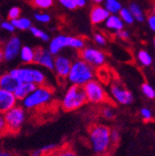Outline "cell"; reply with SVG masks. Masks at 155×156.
<instances>
[{
    "instance_id": "6da1fadb",
    "label": "cell",
    "mask_w": 155,
    "mask_h": 156,
    "mask_svg": "<svg viewBox=\"0 0 155 156\" xmlns=\"http://www.w3.org/2000/svg\"><path fill=\"white\" fill-rule=\"evenodd\" d=\"M89 142L92 151L97 155H105L112 147L111 129L104 124L93 125L89 131Z\"/></svg>"
},
{
    "instance_id": "7a4b0ae2",
    "label": "cell",
    "mask_w": 155,
    "mask_h": 156,
    "mask_svg": "<svg viewBox=\"0 0 155 156\" xmlns=\"http://www.w3.org/2000/svg\"><path fill=\"white\" fill-rule=\"evenodd\" d=\"M53 99V90L47 85L36 86L35 89L21 101L25 110H38L49 105Z\"/></svg>"
},
{
    "instance_id": "3957f363",
    "label": "cell",
    "mask_w": 155,
    "mask_h": 156,
    "mask_svg": "<svg viewBox=\"0 0 155 156\" xmlns=\"http://www.w3.org/2000/svg\"><path fill=\"white\" fill-rule=\"evenodd\" d=\"M95 77V69L86 63L81 58L72 61L71 69L66 79L72 85L83 87Z\"/></svg>"
},
{
    "instance_id": "277c9868",
    "label": "cell",
    "mask_w": 155,
    "mask_h": 156,
    "mask_svg": "<svg viewBox=\"0 0 155 156\" xmlns=\"http://www.w3.org/2000/svg\"><path fill=\"white\" fill-rule=\"evenodd\" d=\"M20 83H32L35 86L46 85L47 74L41 69L32 66H22L12 69L9 72Z\"/></svg>"
},
{
    "instance_id": "5b68a950",
    "label": "cell",
    "mask_w": 155,
    "mask_h": 156,
    "mask_svg": "<svg viewBox=\"0 0 155 156\" xmlns=\"http://www.w3.org/2000/svg\"><path fill=\"white\" fill-rule=\"evenodd\" d=\"M87 103L83 87L71 85L65 91L61 100V107L66 112H73L83 107Z\"/></svg>"
},
{
    "instance_id": "8992f818",
    "label": "cell",
    "mask_w": 155,
    "mask_h": 156,
    "mask_svg": "<svg viewBox=\"0 0 155 156\" xmlns=\"http://www.w3.org/2000/svg\"><path fill=\"white\" fill-rule=\"evenodd\" d=\"M7 133H17L26 121V110L20 105H15L4 114Z\"/></svg>"
},
{
    "instance_id": "52a82bcc",
    "label": "cell",
    "mask_w": 155,
    "mask_h": 156,
    "mask_svg": "<svg viewBox=\"0 0 155 156\" xmlns=\"http://www.w3.org/2000/svg\"><path fill=\"white\" fill-rule=\"evenodd\" d=\"M83 90L87 98V102H90L91 104H105L108 99L107 90L104 88V86L101 82L96 79H92L87 84H85L83 86Z\"/></svg>"
},
{
    "instance_id": "ba28073f",
    "label": "cell",
    "mask_w": 155,
    "mask_h": 156,
    "mask_svg": "<svg viewBox=\"0 0 155 156\" xmlns=\"http://www.w3.org/2000/svg\"><path fill=\"white\" fill-rule=\"evenodd\" d=\"M110 94L114 102L119 105L128 106L133 103L134 96L125 86L118 81H113L110 86Z\"/></svg>"
},
{
    "instance_id": "9c48e42d",
    "label": "cell",
    "mask_w": 155,
    "mask_h": 156,
    "mask_svg": "<svg viewBox=\"0 0 155 156\" xmlns=\"http://www.w3.org/2000/svg\"><path fill=\"white\" fill-rule=\"evenodd\" d=\"M80 58L94 69L103 67L107 61L106 53L93 47H85L80 51Z\"/></svg>"
},
{
    "instance_id": "30bf717a",
    "label": "cell",
    "mask_w": 155,
    "mask_h": 156,
    "mask_svg": "<svg viewBox=\"0 0 155 156\" xmlns=\"http://www.w3.org/2000/svg\"><path fill=\"white\" fill-rule=\"evenodd\" d=\"M22 47L20 38L17 36H12L4 44L2 52L3 59L7 62H12L19 55V51Z\"/></svg>"
},
{
    "instance_id": "8fae6325",
    "label": "cell",
    "mask_w": 155,
    "mask_h": 156,
    "mask_svg": "<svg viewBox=\"0 0 155 156\" xmlns=\"http://www.w3.org/2000/svg\"><path fill=\"white\" fill-rule=\"evenodd\" d=\"M33 63L37 66L43 67L49 71H53L54 66V55L49 51V50L44 48H36L34 49V59Z\"/></svg>"
},
{
    "instance_id": "7c38bea8",
    "label": "cell",
    "mask_w": 155,
    "mask_h": 156,
    "mask_svg": "<svg viewBox=\"0 0 155 156\" xmlns=\"http://www.w3.org/2000/svg\"><path fill=\"white\" fill-rule=\"evenodd\" d=\"M72 61V59L66 56V55H57L54 57V66H53V71L55 72L56 75L61 78V79H66L69 69H71Z\"/></svg>"
},
{
    "instance_id": "4fadbf2b",
    "label": "cell",
    "mask_w": 155,
    "mask_h": 156,
    "mask_svg": "<svg viewBox=\"0 0 155 156\" xmlns=\"http://www.w3.org/2000/svg\"><path fill=\"white\" fill-rule=\"evenodd\" d=\"M71 37L69 35L66 34H59L52 38L50 41L49 45V51L52 54V55H57V54L65 48H69V40H71Z\"/></svg>"
},
{
    "instance_id": "5bb4252c",
    "label": "cell",
    "mask_w": 155,
    "mask_h": 156,
    "mask_svg": "<svg viewBox=\"0 0 155 156\" xmlns=\"http://www.w3.org/2000/svg\"><path fill=\"white\" fill-rule=\"evenodd\" d=\"M17 103L18 101L12 92L0 89V113L4 114Z\"/></svg>"
},
{
    "instance_id": "9a60e30c",
    "label": "cell",
    "mask_w": 155,
    "mask_h": 156,
    "mask_svg": "<svg viewBox=\"0 0 155 156\" xmlns=\"http://www.w3.org/2000/svg\"><path fill=\"white\" fill-rule=\"evenodd\" d=\"M108 15H110V12L105 9V7L101 5H95L90 10V19L93 25H100L106 21Z\"/></svg>"
},
{
    "instance_id": "2e32d148",
    "label": "cell",
    "mask_w": 155,
    "mask_h": 156,
    "mask_svg": "<svg viewBox=\"0 0 155 156\" xmlns=\"http://www.w3.org/2000/svg\"><path fill=\"white\" fill-rule=\"evenodd\" d=\"M19 84L20 82L10 73H6L0 75V89L13 92Z\"/></svg>"
},
{
    "instance_id": "e0dca14e",
    "label": "cell",
    "mask_w": 155,
    "mask_h": 156,
    "mask_svg": "<svg viewBox=\"0 0 155 156\" xmlns=\"http://www.w3.org/2000/svg\"><path fill=\"white\" fill-rule=\"evenodd\" d=\"M104 23L107 30H111L116 34L124 29V22L117 14H110Z\"/></svg>"
},
{
    "instance_id": "ac0fdd59",
    "label": "cell",
    "mask_w": 155,
    "mask_h": 156,
    "mask_svg": "<svg viewBox=\"0 0 155 156\" xmlns=\"http://www.w3.org/2000/svg\"><path fill=\"white\" fill-rule=\"evenodd\" d=\"M35 87L36 86L32 83H20L18 85V87L16 88V90L12 93L15 96V98L17 99V101H22L35 89Z\"/></svg>"
},
{
    "instance_id": "d6986e66",
    "label": "cell",
    "mask_w": 155,
    "mask_h": 156,
    "mask_svg": "<svg viewBox=\"0 0 155 156\" xmlns=\"http://www.w3.org/2000/svg\"><path fill=\"white\" fill-rule=\"evenodd\" d=\"M18 56L20 57V60L22 61L23 64L25 65L33 64L34 59V49L30 48V46H22Z\"/></svg>"
},
{
    "instance_id": "ffe728a7",
    "label": "cell",
    "mask_w": 155,
    "mask_h": 156,
    "mask_svg": "<svg viewBox=\"0 0 155 156\" xmlns=\"http://www.w3.org/2000/svg\"><path fill=\"white\" fill-rule=\"evenodd\" d=\"M129 11L130 12V13L132 14V16L134 18V20L138 21V22H144L146 17H145V13L142 10L141 6L137 4V3H131L129 5Z\"/></svg>"
},
{
    "instance_id": "44dd1931",
    "label": "cell",
    "mask_w": 155,
    "mask_h": 156,
    "mask_svg": "<svg viewBox=\"0 0 155 156\" xmlns=\"http://www.w3.org/2000/svg\"><path fill=\"white\" fill-rule=\"evenodd\" d=\"M13 27L20 30H27L32 27V21L27 17H18L16 19L10 20Z\"/></svg>"
},
{
    "instance_id": "7402d4cb",
    "label": "cell",
    "mask_w": 155,
    "mask_h": 156,
    "mask_svg": "<svg viewBox=\"0 0 155 156\" xmlns=\"http://www.w3.org/2000/svg\"><path fill=\"white\" fill-rule=\"evenodd\" d=\"M137 60L143 67H150L151 66L153 59L150 52L146 50H141L139 51L137 53Z\"/></svg>"
},
{
    "instance_id": "603a6c76",
    "label": "cell",
    "mask_w": 155,
    "mask_h": 156,
    "mask_svg": "<svg viewBox=\"0 0 155 156\" xmlns=\"http://www.w3.org/2000/svg\"><path fill=\"white\" fill-rule=\"evenodd\" d=\"M105 9L110 12V14H117L122 9V5L118 0H104Z\"/></svg>"
},
{
    "instance_id": "cb8c5ba5",
    "label": "cell",
    "mask_w": 155,
    "mask_h": 156,
    "mask_svg": "<svg viewBox=\"0 0 155 156\" xmlns=\"http://www.w3.org/2000/svg\"><path fill=\"white\" fill-rule=\"evenodd\" d=\"M44 156H77V153L71 147H60Z\"/></svg>"
},
{
    "instance_id": "d4e9b609",
    "label": "cell",
    "mask_w": 155,
    "mask_h": 156,
    "mask_svg": "<svg viewBox=\"0 0 155 156\" xmlns=\"http://www.w3.org/2000/svg\"><path fill=\"white\" fill-rule=\"evenodd\" d=\"M85 47H86V41H85L82 37H78V36H72L71 37L69 48L81 51L82 49L85 48Z\"/></svg>"
},
{
    "instance_id": "484cf974",
    "label": "cell",
    "mask_w": 155,
    "mask_h": 156,
    "mask_svg": "<svg viewBox=\"0 0 155 156\" xmlns=\"http://www.w3.org/2000/svg\"><path fill=\"white\" fill-rule=\"evenodd\" d=\"M55 149H57V146L55 144H48L45 145L42 147L38 150H34L32 152V156H42V155H46L51 151H53Z\"/></svg>"
},
{
    "instance_id": "4316f807",
    "label": "cell",
    "mask_w": 155,
    "mask_h": 156,
    "mask_svg": "<svg viewBox=\"0 0 155 156\" xmlns=\"http://www.w3.org/2000/svg\"><path fill=\"white\" fill-rule=\"evenodd\" d=\"M118 13H119L120 18L123 20L124 23H126V24H128V25L133 24L134 18H133V16H132V14H131L130 12L129 11L128 8H123V7H122V9L119 11Z\"/></svg>"
},
{
    "instance_id": "83f0119b",
    "label": "cell",
    "mask_w": 155,
    "mask_h": 156,
    "mask_svg": "<svg viewBox=\"0 0 155 156\" xmlns=\"http://www.w3.org/2000/svg\"><path fill=\"white\" fill-rule=\"evenodd\" d=\"M29 30H30V32L32 33V34L33 36H35L36 38L41 39L42 41L48 42L50 40V35L47 33H45L44 30H42L41 29L37 28V27H34V26H32Z\"/></svg>"
},
{
    "instance_id": "f1b7e54d",
    "label": "cell",
    "mask_w": 155,
    "mask_h": 156,
    "mask_svg": "<svg viewBox=\"0 0 155 156\" xmlns=\"http://www.w3.org/2000/svg\"><path fill=\"white\" fill-rule=\"evenodd\" d=\"M101 115L107 120H112L116 116V110L111 105H105L101 108Z\"/></svg>"
},
{
    "instance_id": "f546056e",
    "label": "cell",
    "mask_w": 155,
    "mask_h": 156,
    "mask_svg": "<svg viewBox=\"0 0 155 156\" xmlns=\"http://www.w3.org/2000/svg\"><path fill=\"white\" fill-rule=\"evenodd\" d=\"M54 0H32V4L37 9L47 10L53 5Z\"/></svg>"
},
{
    "instance_id": "4dcf8cb0",
    "label": "cell",
    "mask_w": 155,
    "mask_h": 156,
    "mask_svg": "<svg viewBox=\"0 0 155 156\" xmlns=\"http://www.w3.org/2000/svg\"><path fill=\"white\" fill-rule=\"evenodd\" d=\"M141 90L143 92V94L148 98V99H154L155 98V90L154 88L149 83H144L141 86Z\"/></svg>"
},
{
    "instance_id": "1f68e13d",
    "label": "cell",
    "mask_w": 155,
    "mask_h": 156,
    "mask_svg": "<svg viewBox=\"0 0 155 156\" xmlns=\"http://www.w3.org/2000/svg\"><path fill=\"white\" fill-rule=\"evenodd\" d=\"M140 116L145 122H150L153 120V112L151 108L148 107H143L140 110Z\"/></svg>"
},
{
    "instance_id": "d6a6232c",
    "label": "cell",
    "mask_w": 155,
    "mask_h": 156,
    "mask_svg": "<svg viewBox=\"0 0 155 156\" xmlns=\"http://www.w3.org/2000/svg\"><path fill=\"white\" fill-rule=\"evenodd\" d=\"M34 19L37 22L43 23V24H46V23H50L51 20V15L47 12H35L34 13Z\"/></svg>"
},
{
    "instance_id": "836d02e7",
    "label": "cell",
    "mask_w": 155,
    "mask_h": 156,
    "mask_svg": "<svg viewBox=\"0 0 155 156\" xmlns=\"http://www.w3.org/2000/svg\"><path fill=\"white\" fill-rule=\"evenodd\" d=\"M20 15H21V10H20V8L17 6L12 7L11 10L9 11V12H8V17H9L10 20L16 19V18L20 17Z\"/></svg>"
},
{
    "instance_id": "e575fe53",
    "label": "cell",
    "mask_w": 155,
    "mask_h": 156,
    "mask_svg": "<svg viewBox=\"0 0 155 156\" xmlns=\"http://www.w3.org/2000/svg\"><path fill=\"white\" fill-rule=\"evenodd\" d=\"M94 42L99 46H105L107 44V38L102 33H96L93 36Z\"/></svg>"
},
{
    "instance_id": "d590c367",
    "label": "cell",
    "mask_w": 155,
    "mask_h": 156,
    "mask_svg": "<svg viewBox=\"0 0 155 156\" xmlns=\"http://www.w3.org/2000/svg\"><path fill=\"white\" fill-rule=\"evenodd\" d=\"M0 27H1L2 30H4L5 32H8V33H13L15 30V28L13 27V25L12 24L11 21H3L0 23Z\"/></svg>"
},
{
    "instance_id": "8d00e7d4",
    "label": "cell",
    "mask_w": 155,
    "mask_h": 156,
    "mask_svg": "<svg viewBox=\"0 0 155 156\" xmlns=\"http://www.w3.org/2000/svg\"><path fill=\"white\" fill-rule=\"evenodd\" d=\"M120 139V132L117 129H111V141L112 146H114Z\"/></svg>"
},
{
    "instance_id": "74e56055",
    "label": "cell",
    "mask_w": 155,
    "mask_h": 156,
    "mask_svg": "<svg viewBox=\"0 0 155 156\" xmlns=\"http://www.w3.org/2000/svg\"><path fill=\"white\" fill-rule=\"evenodd\" d=\"M58 1L61 5H63L68 10H74L76 8L73 0H58Z\"/></svg>"
},
{
    "instance_id": "f35d334b",
    "label": "cell",
    "mask_w": 155,
    "mask_h": 156,
    "mask_svg": "<svg viewBox=\"0 0 155 156\" xmlns=\"http://www.w3.org/2000/svg\"><path fill=\"white\" fill-rule=\"evenodd\" d=\"M5 133H7V128H6L4 115L0 113V135H3Z\"/></svg>"
},
{
    "instance_id": "ab89813d",
    "label": "cell",
    "mask_w": 155,
    "mask_h": 156,
    "mask_svg": "<svg viewBox=\"0 0 155 156\" xmlns=\"http://www.w3.org/2000/svg\"><path fill=\"white\" fill-rule=\"evenodd\" d=\"M148 25L152 32H155V15H154V13L150 14V16L148 17Z\"/></svg>"
},
{
    "instance_id": "60d3db41",
    "label": "cell",
    "mask_w": 155,
    "mask_h": 156,
    "mask_svg": "<svg viewBox=\"0 0 155 156\" xmlns=\"http://www.w3.org/2000/svg\"><path fill=\"white\" fill-rule=\"evenodd\" d=\"M116 34H117V36L120 39H123V40H128V39L129 38V36H130V34H129V33L128 32V30H125L124 29L122 30H120V32H118Z\"/></svg>"
},
{
    "instance_id": "b9f144b4",
    "label": "cell",
    "mask_w": 155,
    "mask_h": 156,
    "mask_svg": "<svg viewBox=\"0 0 155 156\" xmlns=\"http://www.w3.org/2000/svg\"><path fill=\"white\" fill-rule=\"evenodd\" d=\"M73 2L76 6V8H83L86 6L87 4V0H73Z\"/></svg>"
},
{
    "instance_id": "7bdbcfd3",
    "label": "cell",
    "mask_w": 155,
    "mask_h": 156,
    "mask_svg": "<svg viewBox=\"0 0 155 156\" xmlns=\"http://www.w3.org/2000/svg\"><path fill=\"white\" fill-rule=\"evenodd\" d=\"M0 156H13L11 152L9 151H6L3 150H0Z\"/></svg>"
},
{
    "instance_id": "ee69618b",
    "label": "cell",
    "mask_w": 155,
    "mask_h": 156,
    "mask_svg": "<svg viewBox=\"0 0 155 156\" xmlns=\"http://www.w3.org/2000/svg\"><path fill=\"white\" fill-rule=\"evenodd\" d=\"M3 52H2V50H0V63L3 61Z\"/></svg>"
},
{
    "instance_id": "f6af8a7d",
    "label": "cell",
    "mask_w": 155,
    "mask_h": 156,
    "mask_svg": "<svg viewBox=\"0 0 155 156\" xmlns=\"http://www.w3.org/2000/svg\"><path fill=\"white\" fill-rule=\"evenodd\" d=\"M93 1H94L95 3H97V4H100V3H101V2H103L104 0H93Z\"/></svg>"
}]
</instances>
